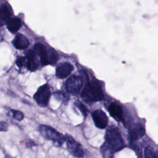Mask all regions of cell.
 Returning <instances> with one entry per match:
<instances>
[{
	"label": "cell",
	"instance_id": "1",
	"mask_svg": "<svg viewBox=\"0 0 158 158\" xmlns=\"http://www.w3.org/2000/svg\"><path fill=\"white\" fill-rule=\"evenodd\" d=\"M33 50L38 56L41 66L54 65L58 60V55L56 51L52 48H46L42 44H36Z\"/></svg>",
	"mask_w": 158,
	"mask_h": 158
},
{
	"label": "cell",
	"instance_id": "2",
	"mask_svg": "<svg viewBox=\"0 0 158 158\" xmlns=\"http://www.w3.org/2000/svg\"><path fill=\"white\" fill-rule=\"evenodd\" d=\"M38 130L41 136L45 139L52 141L55 146L60 147L65 141V136L50 125L41 124L38 126Z\"/></svg>",
	"mask_w": 158,
	"mask_h": 158
},
{
	"label": "cell",
	"instance_id": "3",
	"mask_svg": "<svg viewBox=\"0 0 158 158\" xmlns=\"http://www.w3.org/2000/svg\"><path fill=\"white\" fill-rule=\"evenodd\" d=\"M81 98L87 102H94L101 101L103 98L102 88L97 81H91L88 83L83 88Z\"/></svg>",
	"mask_w": 158,
	"mask_h": 158
},
{
	"label": "cell",
	"instance_id": "4",
	"mask_svg": "<svg viewBox=\"0 0 158 158\" xmlns=\"http://www.w3.org/2000/svg\"><path fill=\"white\" fill-rule=\"evenodd\" d=\"M106 144L114 152L118 151L124 147L123 139L120 131L115 127H111L108 128L106 133Z\"/></svg>",
	"mask_w": 158,
	"mask_h": 158
},
{
	"label": "cell",
	"instance_id": "5",
	"mask_svg": "<svg viewBox=\"0 0 158 158\" xmlns=\"http://www.w3.org/2000/svg\"><path fill=\"white\" fill-rule=\"evenodd\" d=\"M52 94L51 86L48 83H44L40 86L33 96V99L40 107H46Z\"/></svg>",
	"mask_w": 158,
	"mask_h": 158
},
{
	"label": "cell",
	"instance_id": "6",
	"mask_svg": "<svg viewBox=\"0 0 158 158\" xmlns=\"http://www.w3.org/2000/svg\"><path fill=\"white\" fill-rule=\"evenodd\" d=\"M65 141L69 152L77 158H81L84 156V151L81 145L75 141L70 135H65Z\"/></svg>",
	"mask_w": 158,
	"mask_h": 158
},
{
	"label": "cell",
	"instance_id": "7",
	"mask_svg": "<svg viewBox=\"0 0 158 158\" xmlns=\"http://www.w3.org/2000/svg\"><path fill=\"white\" fill-rule=\"evenodd\" d=\"M83 81L80 77L72 75L66 80L65 86L68 93L75 95L79 93L81 89Z\"/></svg>",
	"mask_w": 158,
	"mask_h": 158
},
{
	"label": "cell",
	"instance_id": "8",
	"mask_svg": "<svg viewBox=\"0 0 158 158\" xmlns=\"http://www.w3.org/2000/svg\"><path fill=\"white\" fill-rule=\"evenodd\" d=\"M92 118L96 127L100 129H104L107 127L108 117L103 110L100 109L94 110L92 113Z\"/></svg>",
	"mask_w": 158,
	"mask_h": 158
},
{
	"label": "cell",
	"instance_id": "9",
	"mask_svg": "<svg viewBox=\"0 0 158 158\" xmlns=\"http://www.w3.org/2000/svg\"><path fill=\"white\" fill-rule=\"evenodd\" d=\"M73 66L69 62L59 64L56 69V76L60 79L67 78L73 71Z\"/></svg>",
	"mask_w": 158,
	"mask_h": 158
},
{
	"label": "cell",
	"instance_id": "10",
	"mask_svg": "<svg viewBox=\"0 0 158 158\" xmlns=\"http://www.w3.org/2000/svg\"><path fill=\"white\" fill-rule=\"evenodd\" d=\"M129 137L131 141H136L145 134V129L141 123H136L130 127Z\"/></svg>",
	"mask_w": 158,
	"mask_h": 158
},
{
	"label": "cell",
	"instance_id": "11",
	"mask_svg": "<svg viewBox=\"0 0 158 158\" xmlns=\"http://www.w3.org/2000/svg\"><path fill=\"white\" fill-rule=\"evenodd\" d=\"M108 111L110 115L117 121H121L123 118V111L121 106L116 103L112 102L110 104L108 108Z\"/></svg>",
	"mask_w": 158,
	"mask_h": 158
},
{
	"label": "cell",
	"instance_id": "12",
	"mask_svg": "<svg viewBox=\"0 0 158 158\" xmlns=\"http://www.w3.org/2000/svg\"><path fill=\"white\" fill-rule=\"evenodd\" d=\"M14 46L18 49H25L28 48L29 42L26 36L22 34L17 35L13 41Z\"/></svg>",
	"mask_w": 158,
	"mask_h": 158
},
{
	"label": "cell",
	"instance_id": "13",
	"mask_svg": "<svg viewBox=\"0 0 158 158\" xmlns=\"http://www.w3.org/2000/svg\"><path fill=\"white\" fill-rule=\"evenodd\" d=\"M6 24L8 30L11 33L17 32L22 26L20 19L17 17L10 19Z\"/></svg>",
	"mask_w": 158,
	"mask_h": 158
},
{
	"label": "cell",
	"instance_id": "14",
	"mask_svg": "<svg viewBox=\"0 0 158 158\" xmlns=\"http://www.w3.org/2000/svg\"><path fill=\"white\" fill-rule=\"evenodd\" d=\"M10 14L9 8L6 6H2L0 7V27L6 24L10 19Z\"/></svg>",
	"mask_w": 158,
	"mask_h": 158
},
{
	"label": "cell",
	"instance_id": "15",
	"mask_svg": "<svg viewBox=\"0 0 158 158\" xmlns=\"http://www.w3.org/2000/svg\"><path fill=\"white\" fill-rule=\"evenodd\" d=\"M101 152L104 158H112L114 151L106 143L103 144L101 148Z\"/></svg>",
	"mask_w": 158,
	"mask_h": 158
},
{
	"label": "cell",
	"instance_id": "16",
	"mask_svg": "<svg viewBox=\"0 0 158 158\" xmlns=\"http://www.w3.org/2000/svg\"><path fill=\"white\" fill-rule=\"evenodd\" d=\"M9 112V114H10L11 117L14 120H15L17 121H19V122L22 121L25 118L24 114L21 110H17V109H10Z\"/></svg>",
	"mask_w": 158,
	"mask_h": 158
},
{
	"label": "cell",
	"instance_id": "17",
	"mask_svg": "<svg viewBox=\"0 0 158 158\" xmlns=\"http://www.w3.org/2000/svg\"><path fill=\"white\" fill-rule=\"evenodd\" d=\"M15 64L19 69L26 68L27 65V59L26 56H18L15 60Z\"/></svg>",
	"mask_w": 158,
	"mask_h": 158
},
{
	"label": "cell",
	"instance_id": "18",
	"mask_svg": "<svg viewBox=\"0 0 158 158\" xmlns=\"http://www.w3.org/2000/svg\"><path fill=\"white\" fill-rule=\"evenodd\" d=\"M144 158H155V152L151 147H148L144 151Z\"/></svg>",
	"mask_w": 158,
	"mask_h": 158
},
{
	"label": "cell",
	"instance_id": "19",
	"mask_svg": "<svg viewBox=\"0 0 158 158\" xmlns=\"http://www.w3.org/2000/svg\"><path fill=\"white\" fill-rule=\"evenodd\" d=\"M24 143H25V146L27 149H31L33 147L37 146L38 144L33 139H30V138H28L27 139H25L24 141Z\"/></svg>",
	"mask_w": 158,
	"mask_h": 158
},
{
	"label": "cell",
	"instance_id": "20",
	"mask_svg": "<svg viewBox=\"0 0 158 158\" xmlns=\"http://www.w3.org/2000/svg\"><path fill=\"white\" fill-rule=\"evenodd\" d=\"M54 96L55 97V98L57 100L59 101H67V98L65 95L64 94V93L63 92L61 91H56L53 93Z\"/></svg>",
	"mask_w": 158,
	"mask_h": 158
},
{
	"label": "cell",
	"instance_id": "21",
	"mask_svg": "<svg viewBox=\"0 0 158 158\" xmlns=\"http://www.w3.org/2000/svg\"><path fill=\"white\" fill-rule=\"evenodd\" d=\"M9 130V123L4 120L0 121V131L6 132Z\"/></svg>",
	"mask_w": 158,
	"mask_h": 158
},
{
	"label": "cell",
	"instance_id": "22",
	"mask_svg": "<svg viewBox=\"0 0 158 158\" xmlns=\"http://www.w3.org/2000/svg\"><path fill=\"white\" fill-rule=\"evenodd\" d=\"M75 104H76L77 107L78 108V109L83 114V115L84 116H86L88 115V110H87V109L81 103H80L79 102H77Z\"/></svg>",
	"mask_w": 158,
	"mask_h": 158
},
{
	"label": "cell",
	"instance_id": "23",
	"mask_svg": "<svg viewBox=\"0 0 158 158\" xmlns=\"http://www.w3.org/2000/svg\"><path fill=\"white\" fill-rule=\"evenodd\" d=\"M155 158H158V150L155 152Z\"/></svg>",
	"mask_w": 158,
	"mask_h": 158
},
{
	"label": "cell",
	"instance_id": "24",
	"mask_svg": "<svg viewBox=\"0 0 158 158\" xmlns=\"http://www.w3.org/2000/svg\"><path fill=\"white\" fill-rule=\"evenodd\" d=\"M6 158H13V157H12L11 156H10L9 155H6Z\"/></svg>",
	"mask_w": 158,
	"mask_h": 158
}]
</instances>
